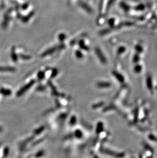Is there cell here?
<instances>
[{
    "label": "cell",
    "instance_id": "277c9868",
    "mask_svg": "<svg viewBox=\"0 0 157 158\" xmlns=\"http://www.w3.org/2000/svg\"><path fill=\"white\" fill-rule=\"evenodd\" d=\"M76 123V118L75 117H73L72 118H71V119H70V123L71 125H73V124H74Z\"/></svg>",
    "mask_w": 157,
    "mask_h": 158
},
{
    "label": "cell",
    "instance_id": "8992f818",
    "mask_svg": "<svg viewBox=\"0 0 157 158\" xmlns=\"http://www.w3.org/2000/svg\"><path fill=\"white\" fill-rule=\"evenodd\" d=\"M2 131V128L0 127V131Z\"/></svg>",
    "mask_w": 157,
    "mask_h": 158
},
{
    "label": "cell",
    "instance_id": "5b68a950",
    "mask_svg": "<svg viewBox=\"0 0 157 158\" xmlns=\"http://www.w3.org/2000/svg\"><path fill=\"white\" fill-rule=\"evenodd\" d=\"M9 149L8 148H6L4 149V155L5 156H6L8 155V153H9Z\"/></svg>",
    "mask_w": 157,
    "mask_h": 158
},
{
    "label": "cell",
    "instance_id": "7a4b0ae2",
    "mask_svg": "<svg viewBox=\"0 0 157 158\" xmlns=\"http://www.w3.org/2000/svg\"><path fill=\"white\" fill-rule=\"evenodd\" d=\"M0 92L2 94H3L4 96H9L11 94V91L10 89H1L0 90Z\"/></svg>",
    "mask_w": 157,
    "mask_h": 158
},
{
    "label": "cell",
    "instance_id": "6da1fadb",
    "mask_svg": "<svg viewBox=\"0 0 157 158\" xmlns=\"http://www.w3.org/2000/svg\"><path fill=\"white\" fill-rule=\"evenodd\" d=\"M34 83V81H32L29 84H27V85H25L24 87H22V89H19V91H18L17 94H16V95L18 96H20L22 95V94H24V93L26 92L29 89H30Z\"/></svg>",
    "mask_w": 157,
    "mask_h": 158
},
{
    "label": "cell",
    "instance_id": "3957f363",
    "mask_svg": "<svg viewBox=\"0 0 157 158\" xmlns=\"http://www.w3.org/2000/svg\"><path fill=\"white\" fill-rule=\"evenodd\" d=\"M75 135H76V137L77 138H81L82 136V133L81 131H79V130H78V131H76Z\"/></svg>",
    "mask_w": 157,
    "mask_h": 158
}]
</instances>
